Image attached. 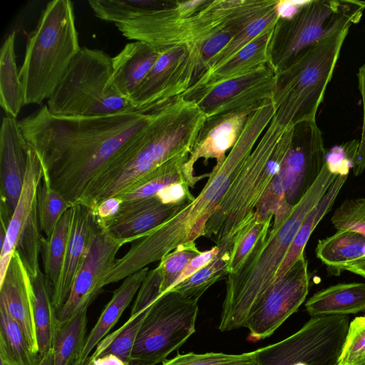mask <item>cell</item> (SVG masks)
Masks as SVG:
<instances>
[{
  "label": "cell",
  "instance_id": "cell-1",
  "mask_svg": "<svg viewBox=\"0 0 365 365\" xmlns=\"http://www.w3.org/2000/svg\"><path fill=\"white\" fill-rule=\"evenodd\" d=\"M159 107L72 118L56 116L45 105L19 125L41 159L43 178L73 206L88 183L142 130Z\"/></svg>",
  "mask_w": 365,
  "mask_h": 365
},
{
  "label": "cell",
  "instance_id": "cell-2",
  "mask_svg": "<svg viewBox=\"0 0 365 365\" xmlns=\"http://www.w3.org/2000/svg\"><path fill=\"white\" fill-rule=\"evenodd\" d=\"M206 120L194 102L181 96L162 105L142 130L88 183L76 204L93 211L101 202L130 190L165 163L189 157Z\"/></svg>",
  "mask_w": 365,
  "mask_h": 365
},
{
  "label": "cell",
  "instance_id": "cell-3",
  "mask_svg": "<svg viewBox=\"0 0 365 365\" xmlns=\"http://www.w3.org/2000/svg\"><path fill=\"white\" fill-rule=\"evenodd\" d=\"M272 117L273 113L266 106H259L250 115L237 142L224 161L213 168L199 195L133 244L132 252L140 264L148 266L160 261L178 246L195 242L196 239L205 236L208 220Z\"/></svg>",
  "mask_w": 365,
  "mask_h": 365
},
{
  "label": "cell",
  "instance_id": "cell-4",
  "mask_svg": "<svg viewBox=\"0 0 365 365\" xmlns=\"http://www.w3.org/2000/svg\"><path fill=\"white\" fill-rule=\"evenodd\" d=\"M331 183L328 177L320 175L286 220L265 231L240 269L227 276L220 331L245 327L254 307L274 284L277 272L304 219Z\"/></svg>",
  "mask_w": 365,
  "mask_h": 365
},
{
  "label": "cell",
  "instance_id": "cell-5",
  "mask_svg": "<svg viewBox=\"0 0 365 365\" xmlns=\"http://www.w3.org/2000/svg\"><path fill=\"white\" fill-rule=\"evenodd\" d=\"M293 126L274 118L261 135L227 194L208 220L205 236L229 252L252 225L256 208L279 172L291 143Z\"/></svg>",
  "mask_w": 365,
  "mask_h": 365
},
{
  "label": "cell",
  "instance_id": "cell-6",
  "mask_svg": "<svg viewBox=\"0 0 365 365\" xmlns=\"http://www.w3.org/2000/svg\"><path fill=\"white\" fill-rule=\"evenodd\" d=\"M80 48L72 1H49L28 38L19 71L26 104L50 98Z\"/></svg>",
  "mask_w": 365,
  "mask_h": 365
},
{
  "label": "cell",
  "instance_id": "cell-7",
  "mask_svg": "<svg viewBox=\"0 0 365 365\" xmlns=\"http://www.w3.org/2000/svg\"><path fill=\"white\" fill-rule=\"evenodd\" d=\"M349 28L299 54L276 74L271 100L274 118L284 127L314 120L331 81Z\"/></svg>",
  "mask_w": 365,
  "mask_h": 365
},
{
  "label": "cell",
  "instance_id": "cell-8",
  "mask_svg": "<svg viewBox=\"0 0 365 365\" xmlns=\"http://www.w3.org/2000/svg\"><path fill=\"white\" fill-rule=\"evenodd\" d=\"M112 58L102 50L81 47L47 101L59 117L103 116L135 110L111 86Z\"/></svg>",
  "mask_w": 365,
  "mask_h": 365
},
{
  "label": "cell",
  "instance_id": "cell-9",
  "mask_svg": "<svg viewBox=\"0 0 365 365\" xmlns=\"http://www.w3.org/2000/svg\"><path fill=\"white\" fill-rule=\"evenodd\" d=\"M364 10V1H304L292 17L277 20L269 43L268 66L279 73L307 49L358 24Z\"/></svg>",
  "mask_w": 365,
  "mask_h": 365
},
{
  "label": "cell",
  "instance_id": "cell-10",
  "mask_svg": "<svg viewBox=\"0 0 365 365\" xmlns=\"http://www.w3.org/2000/svg\"><path fill=\"white\" fill-rule=\"evenodd\" d=\"M197 302L170 290L149 307L136 336L131 365H158L195 331Z\"/></svg>",
  "mask_w": 365,
  "mask_h": 365
},
{
  "label": "cell",
  "instance_id": "cell-11",
  "mask_svg": "<svg viewBox=\"0 0 365 365\" xmlns=\"http://www.w3.org/2000/svg\"><path fill=\"white\" fill-rule=\"evenodd\" d=\"M348 315L311 317L293 334L256 350L259 365H333L349 325Z\"/></svg>",
  "mask_w": 365,
  "mask_h": 365
},
{
  "label": "cell",
  "instance_id": "cell-12",
  "mask_svg": "<svg viewBox=\"0 0 365 365\" xmlns=\"http://www.w3.org/2000/svg\"><path fill=\"white\" fill-rule=\"evenodd\" d=\"M160 50L153 67L129 98L136 109H153L180 96L200 77L193 48L178 46Z\"/></svg>",
  "mask_w": 365,
  "mask_h": 365
},
{
  "label": "cell",
  "instance_id": "cell-13",
  "mask_svg": "<svg viewBox=\"0 0 365 365\" xmlns=\"http://www.w3.org/2000/svg\"><path fill=\"white\" fill-rule=\"evenodd\" d=\"M309 274L304 255L269 287L252 309L245 327L255 341L270 336L305 301Z\"/></svg>",
  "mask_w": 365,
  "mask_h": 365
},
{
  "label": "cell",
  "instance_id": "cell-14",
  "mask_svg": "<svg viewBox=\"0 0 365 365\" xmlns=\"http://www.w3.org/2000/svg\"><path fill=\"white\" fill-rule=\"evenodd\" d=\"M135 240L138 239L113 237L96 224L68 297L56 313L58 321L67 320L88 309L102 292L103 277L116 259L118 252L124 245Z\"/></svg>",
  "mask_w": 365,
  "mask_h": 365
},
{
  "label": "cell",
  "instance_id": "cell-15",
  "mask_svg": "<svg viewBox=\"0 0 365 365\" xmlns=\"http://www.w3.org/2000/svg\"><path fill=\"white\" fill-rule=\"evenodd\" d=\"M276 74L266 65L246 75L222 82L192 101L207 120L252 109L271 99Z\"/></svg>",
  "mask_w": 365,
  "mask_h": 365
},
{
  "label": "cell",
  "instance_id": "cell-16",
  "mask_svg": "<svg viewBox=\"0 0 365 365\" xmlns=\"http://www.w3.org/2000/svg\"><path fill=\"white\" fill-rule=\"evenodd\" d=\"M29 149L19 121L4 117L0 130V220L8 226L21 193Z\"/></svg>",
  "mask_w": 365,
  "mask_h": 365
},
{
  "label": "cell",
  "instance_id": "cell-17",
  "mask_svg": "<svg viewBox=\"0 0 365 365\" xmlns=\"http://www.w3.org/2000/svg\"><path fill=\"white\" fill-rule=\"evenodd\" d=\"M0 304L21 327L31 350L39 355L31 279L17 250H15L0 282Z\"/></svg>",
  "mask_w": 365,
  "mask_h": 365
},
{
  "label": "cell",
  "instance_id": "cell-18",
  "mask_svg": "<svg viewBox=\"0 0 365 365\" xmlns=\"http://www.w3.org/2000/svg\"><path fill=\"white\" fill-rule=\"evenodd\" d=\"M191 202L166 205L155 196L139 201L121 202L117 214L98 225L113 237L140 240L145 232L164 222Z\"/></svg>",
  "mask_w": 365,
  "mask_h": 365
},
{
  "label": "cell",
  "instance_id": "cell-19",
  "mask_svg": "<svg viewBox=\"0 0 365 365\" xmlns=\"http://www.w3.org/2000/svg\"><path fill=\"white\" fill-rule=\"evenodd\" d=\"M273 29L259 35L225 63L201 76L180 96L185 101H192L222 82L268 65V51Z\"/></svg>",
  "mask_w": 365,
  "mask_h": 365
},
{
  "label": "cell",
  "instance_id": "cell-20",
  "mask_svg": "<svg viewBox=\"0 0 365 365\" xmlns=\"http://www.w3.org/2000/svg\"><path fill=\"white\" fill-rule=\"evenodd\" d=\"M73 219L68 244L57 283L53 287V302L56 313L66 302L76 275L84 258L91 234L96 226L93 213L86 206H73Z\"/></svg>",
  "mask_w": 365,
  "mask_h": 365
},
{
  "label": "cell",
  "instance_id": "cell-21",
  "mask_svg": "<svg viewBox=\"0 0 365 365\" xmlns=\"http://www.w3.org/2000/svg\"><path fill=\"white\" fill-rule=\"evenodd\" d=\"M256 108L206 120L186 165L194 170L195 162L200 158L205 161L215 158V165H220L227 156L226 152L234 146L248 117Z\"/></svg>",
  "mask_w": 365,
  "mask_h": 365
},
{
  "label": "cell",
  "instance_id": "cell-22",
  "mask_svg": "<svg viewBox=\"0 0 365 365\" xmlns=\"http://www.w3.org/2000/svg\"><path fill=\"white\" fill-rule=\"evenodd\" d=\"M43 176L41 159L29 145L24 181L18 203L9 222L4 242L0 253V282L3 280L16 244L28 219L36 205V195Z\"/></svg>",
  "mask_w": 365,
  "mask_h": 365
},
{
  "label": "cell",
  "instance_id": "cell-23",
  "mask_svg": "<svg viewBox=\"0 0 365 365\" xmlns=\"http://www.w3.org/2000/svg\"><path fill=\"white\" fill-rule=\"evenodd\" d=\"M160 53V49L143 41L128 43L112 58L110 85L113 88L129 101L153 67Z\"/></svg>",
  "mask_w": 365,
  "mask_h": 365
},
{
  "label": "cell",
  "instance_id": "cell-24",
  "mask_svg": "<svg viewBox=\"0 0 365 365\" xmlns=\"http://www.w3.org/2000/svg\"><path fill=\"white\" fill-rule=\"evenodd\" d=\"M148 272L149 268L146 267L128 276L113 292L110 300L87 336L82 353L73 365H81L91 351L108 335L138 293Z\"/></svg>",
  "mask_w": 365,
  "mask_h": 365
},
{
  "label": "cell",
  "instance_id": "cell-25",
  "mask_svg": "<svg viewBox=\"0 0 365 365\" xmlns=\"http://www.w3.org/2000/svg\"><path fill=\"white\" fill-rule=\"evenodd\" d=\"M311 317L365 312V283H339L314 294L305 303Z\"/></svg>",
  "mask_w": 365,
  "mask_h": 365
},
{
  "label": "cell",
  "instance_id": "cell-26",
  "mask_svg": "<svg viewBox=\"0 0 365 365\" xmlns=\"http://www.w3.org/2000/svg\"><path fill=\"white\" fill-rule=\"evenodd\" d=\"M316 255L331 274L339 275L348 264L365 257V236L353 230H337L319 240Z\"/></svg>",
  "mask_w": 365,
  "mask_h": 365
},
{
  "label": "cell",
  "instance_id": "cell-27",
  "mask_svg": "<svg viewBox=\"0 0 365 365\" xmlns=\"http://www.w3.org/2000/svg\"><path fill=\"white\" fill-rule=\"evenodd\" d=\"M348 175H339L321 200L312 208L302 224L278 269L274 282L280 279L299 257L304 255V247L318 223L331 209Z\"/></svg>",
  "mask_w": 365,
  "mask_h": 365
},
{
  "label": "cell",
  "instance_id": "cell-28",
  "mask_svg": "<svg viewBox=\"0 0 365 365\" xmlns=\"http://www.w3.org/2000/svg\"><path fill=\"white\" fill-rule=\"evenodd\" d=\"M30 279L38 354L42 356L52 348L54 329L58 320L53 302V284L41 270Z\"/></svg>",
  "mask_w": 365,
  "mask_h": 365
},
{
  "label": "cell",
  "instance_id": "cell-29",
  "mask_svg": "<svg viewBox=\"0 0 365 365\" xmlns=\"http://www.w3.org/2000/svg\"><path fill=\"white\" fill-rule=\"evenodd\" d=\"M15 31L4 41L0 56V105L8 115L16 118L26 104L14 50Z\"/></svg>",
  "mask_w": 365,
  "mask_h": 365
},
{
  "label": "cell",
  "instance_id": "cell-30",
  "mask_svg": "<svg viewBox=\"0 0 365 365\" xmlns=\"http://www.w3.org/2000/svg\"><path fill=\"white\" fill-rule=\"evenodd\" d=\"M87 311L65 321L57 320L52 344L54 365H73L78 360L87 337Z\"/></svg>",
  "mask_w": 365,
  "mask_h": 365
},
{
  "label": "cell",
  "instance_id": "cell-31",
  "mask_svg": "<svg viewBox=\"0 0 365 365\" xmlns=\"http://www.w3.org/2000/svg\"><path fill=\"white\" fill-rule=\"evenodd\" d=\"M38 359L20 325L0 304V361L5 365H36Z\"/></svg>",
  "mask_w": 365,
  "mask_h": 365
},
{
  "label": "cell",
  "instance_id": "cell-32",
  "mask_svg": "<svg viewBox=\"0 0 365 365\" xmlns=\"http://www.w3.org/2000/svg\"><path fill=\"white\" fill-rule=\"evenodd\" d=\"M73 212L72 206L64 212L52 234L42 239L41 253L43 273L51 280L53 287L57 283L62 269L71 233Z\"/></svg>",
  "mask_w": 365,
  "mask_h": 365
},
{
  "label": "cell",
  "instance_id": "cell-33",
  "mask_svg": "<svg viewBox=\"0 0 365 365\" xmlns=\"http://www.w3.org/2000/svg\"><path fill=\"white\" fill-rule=\"evenodd\" d=\"M175 1L159 0H90L95 16L115 24L132 19L155 10L170 7Z\"/></svg>",
  "mask_w": 365,
  "mask_h": 365
},
{
  "label": "cell",
  "instance_id": "cell-34",
  "mask_svg": "<svg viewBox=\"0 0 365 365\" xmlns=\"http://www.w3.org/2000/svg\"><path fill=\"white\" fill-rule=\"evenodd\" d=\"M228 254L219 252L210 263L170 290L175 291L189 299L198 302L200 297L212 285L228 276Z\"/></svg>",
  "mask_w": 365,
  "mask_h": 365
},
{
  "label": "cell",
  "instance_id": "cell-35",
  "mask_svg": "<svg viewBox=\"0 0 365 365\" xmlns=\"http://www.w3.org/2000/svg\"><path fill=\"white\" fill-rule=\"evenodd\" d=\"M148 309L138 317L128 319L118 329L107 335L97 345L91 356L96 359L106 354H113L130 364L135 339Z\"/></svg>",
  "mask_w": 365,
  "mask_h": 365
},
{
  "label": "cell",
  "instance_id": "cell-36",
  "mask_svg": "<svg viewBox=\"0 0 365 365\" xmlns=\"http://www.w3.org/2000/svg\"><path fill=\"white\" fill-rule=\"evenodd\" d=\"M72 206L42 178L36 195V207L40 227L49 237L64 212Z\"/></svg>",
  "mask_w": 365,
  "mask_h": 365
},
{
  "label": "cell",
  "instance_id": "cell-37",
  "mask_svg": "<svg viewBox=\"0 0 365 365\" xmlns=\"http://www.w3.org/2000/svg\"><path fill=\"white\" fill-rule=\"evenodd\" d=\"M42 239L36 205L19 235L16 247V250L19 252L30 277H35L41 270L38 256L41 252Z\"/></svg>",
  "mask_w": 365,
  "mask_h": 365
},
{
  "label": "cell",
  "instance_id": "cell-38",
  "mask_svg": "<svg viewBox=\"0 0 365 365\" xmlns=\"http://www.w3.org/2000/svg\"><path fill=\"white\" fill-rule=\"evenodd\" d=\"M201 252L195 242L184 244L167 254L157 266L161 282L160 296L170 291L189 262Z\"/></svg>",
  "mask_w": 365,
  "mask_h": 365
},
{
  "label": "cell",
  "instance_id": "cell-39",
  "mask_svg": "<svg viewBox=\"0 0 365 365\" xmlns=\"http://www.w3.org/2000/svg\"><path fill=\"white\" fill-rule=\"evenodd\" d=\"M160 365H259L256 350L239 354L193 352L178 354Z\"/></svg>",
  "mask_w": 365,
  "mask_h": 365
},
{
  "label": "cell",
  "instance_id": "cell-40",
  "mask_svg": "<svg viewBox=\"0 0 365 365\" xmlns=\"http://www.w3.org/2000/svg\"><path fill=\"white\" fill-rule=\"evenodd\" d=\"M338 365H365V316L350 322Z\"/></svg>",
  "mask_w": 365,
  "mask_h": 365
},
{
  "label": "cell",
  "instance_id": "cell-41",
  "mask_svg": "<svg viewBox=\"0 0 365 365\" xmlns=\"http://www.w3.org/2000/svg\"><path fill=\"white\" fill-rule=\"evenodd\" d=\"M337 230H349L365 236V197L344 200L331 217Z\"/></svg>",
  "mask_w": 365,
  "mask_h": 365
},
{
  "label": "cell",
  "instance_id": "cell-42",
  "mask_svg": "<svg viewBox=\"0 0 365 365\" xmlns=\"http://www.w3.org/2000/svg\"><path fill=\"white\" fill-rule=\"evenodd\" d=\"M272 219L257 222L235 242L229 252L228 275L240 269L259 237L272 227Z\"/></svg>",
  "mask_w": 365,
  "mask_h": 365
},
{
  "label": "cell",
  "instance_id": "cell-43",
  "mask_svg": "<svg viewBox=\"0 0 365 365\" xmlns=\"http://www.w3.org/2000/svg\"><path fill=\"white\" fill-rule=\"evenodd\" d=\"M161 277L156 267L149 271L143 280L138 293L129 319H133L145 311L160 296Z\"/></svg>",
  "mask_w": 365,
  "mask_h": 365
},
{
  "label": "cell",
  "instance_id": "cell-44",
  "mask_svg": "<svg viewBox=\"0 0 365 365\" xmlns=\"http://www.w3.org/2000/svg\"><path fill=\"white\" fill-rule=\"evenodd\" d=\"M358 88L361 96L363 105V123L361 139L356 153L354 166V174L359 176L365 170V63L361 65L357 73Z\"/></svg>",
  "mask_w": 365,
  "mask_h": 365
},
{
  "label": "cell",
  "instance_id": "cell-45",
  "mask_svg": "<svg viewBox=\"0 0 365 365\" xmlns=\"http://www.w3.org/2000/svg\"><path fill=\"white\" fill-rule=\"evenodd\" d=\"M190 185L186 182L173 183L160 192L155 196L166 205H179L186 202H191L195 197L190 193Z\"/></svg>",
  "mask_w": 365,
  "mask_h": 365
},
{
  "label": "cell",
  "instance_id": "cell-46",
  "mask_svg": "<svg viewBox=\"0 0 365 365\" xmlns=\"http://www.w3.org/2000/svg\"><path fill=\"white\" fill-rule=\"evenodd\" d=\"M219 252L220 249L217 245H215L210 250L201 252L192 258L178 277L171 289L177 284L189 278L200 269L210 263L217 256Z\"/></svg>",
  "mask_w": 365,
  "mask_h": 365
},
{
  "label": "cell",
  "instance_id": "cell-47",
  "mask_svg": "<svg viewBox=\"0 0 365 365\" xmlns=\"http://www.w3.org/2000/svg\"><path fill=\"white\" fill-rule=\"evenodd\" d=\"M121 202L118 197H111L101 202L93 211H91L97 223L100 225L114 217L118 212Z\"/></svg>",
  "mask_w": 365,
  "mask_h": 365
},
{
  "label": "cell",
  "instance_id": "cell-48",
  "mask_svg": "<svg viewBox=\"0 0 365 365\" xmlns=\"http://www.w3.org/2000/svg\"><path fill=\"white\" fill-rule=\"evenodd\" d=\"M93 359L96 365H131L113 354H106Z\"/></svg>",
  "mask_w": 365,
  "mask_h": 365
},
{
  "label": "cell",
  "instance_id": "cell-49",
  "mask_svg": "<svg viewBox=\"0 0 365 365\" xmlns=\"http://www.w3.org/2000/svg\"><path fill=\"white\" fill-rule=\"evenodd\" d=\"M345 270L365 278V257L350 263Z\"/></svg>",
  "mask_w": 365,
  "mask_h": 365
},
{
  "label": "cell",
  "instance_id": "cell-50",
  "mask_svg": "<svg viewBox=\"0 0 365 365\" xmlns=\"http://www.w3.org/2000/svg\"><path fill=\"white\" fill-rule=\"evenodd\" d=\"M36 365H54V354L52 348L43 355L39 356Z\"/></svg>",
  "mask_w": 365,
  "mask_h": 365
},
{
  "label": "cell",
  "instance_id": "cell-51",
  "mask_svg": "<svg viewBox=\"0 0 365 365\" xmlns=\"http://www.w3.org/2000/svg\"><path fill=\"white\" fill-rule=\"evenodd\" d=\"M81 365H96L93 359L89 356Z\"/></svg>",
  "mask_w": 365,
  "mask_h": 365
},
{
  "label": "cell",
  "instance_id": "cell-52",
  "mask_svg": "<svg viewBox=\"0 0 365 365\" xmlns=\"http://www.w3.org/2000/svg\"><path fill=\"white\" fill-rule=\"evenodd\" d=\"M0 365H5L2 361H0Z\"/></svg>",
  "mask_w": 365,
  "mask_h": 365
},
{
  "label": "cell",
  "instance_id": "cell-53",
  "mask_svg": "<svg viewBox=\"0 0 365 365\" xmlns=\"http://www.w3.org/2000/svg\"><path fill=\"white\" fill-rule=\"evenodd\" d=\"M333 365H338V364L336 363V364H333Z\"/></svg>",
  "mask_w": 365,
  "mask_h": 365
}]
</instances>
